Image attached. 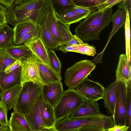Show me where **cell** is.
Listing matches in <instances>:
<instances>
[{
  "mask_svg": "<svg viewBox=\"0 0 131 131\" xmlns=\"http://www.w3.org/2000/svg\"><path fill=\"white\" fill-rule=\"evenodd\" d=\"M58 50L64 53H67L68 52H74V45H63L59 46Z\"/></svg>",
  "mask_w": 131,
  "mask_h": 131,
  "instance_id": "cell-42",
  "label": "cell"
},
{
  "mask_svg": "<svg viewBox=\"0 0 131 131\" xmlns=\"http://www.w3.org/2000/svg\"><path fill=\"white\" fill-rule=\"evenodd\" d=\"M24 44L28 47L32 53L46 67L58 76L50 66L49 60L48 49L43 42L40 37L30 40Z\"/></svg>",
  "mask_w": 131,
  "mask_h": 131,
  "instance_id": "cell-12",
  "label": "cell"
},
{
  "mask_svg": "<svg viewBox=\"0 0 131 131\" xmlns=\"http://www.w3.org/2000/svg\"><path fill=\"white\" fill-rule=\"evenodd\" d=\"M6 49L10 56L17 60L28 56L32 54L30 50L24 44L17 46L13 45Z\"/></svg>",
  "mask_w": 131,
  "mask_h": 131,
  "instance_id": "cell-27",
  "label": "cell"
},
{
  "mask_svg": "<svg viewBox=\"0 0 131 131\" xmlns=\"http://www.w3.org/2000/svg\"><path fill=\"white\" fill-rule=\"evenodd\" d=\"M57 17V15L52 8L48 14L46 19L50 32L60 46L64 45L59 35Z\"/></svg>",
  "mask_w": 131,
  "mask_h": 131,
  "instance_id": "cell-24",
  "label": "cell"
},
{
  "mask_svg": "<svg viewBox=\"0 0 131 131\" xmlns=\"http://www.w3.org/2000/svg\"><path fill=\"white\" fill-rule=\"evenodd\" d=\"M130 18L128 12H126V17L125 24V38L126 56L128 62L131 64L130 46Z\"/></svg>",
  "mask_w": 131,
  "mask_h": 131,
  "instance_id": "cell-31",
  "label": "cell"
},
{
  "mask_svg": "<svg viewBox=\"0 0 131 131\" xmlns=\"http://www.w3.org/2000/svg\"><path fill=\"white\" fill-rule=\"evenodd\" d=\"M10 131H31L25 115L14 111L8 121Z\"/></svg>",
  "mask_w": 131,
  "mask_h": 131,
  "instance_id": "cell-19",
  "label": "cell"
},
{
  "mask_svg": "<svg viewBox=\"0 0 131 131\" xmlns=\"http://www.w3.org/2000/svg\"><path fill=\"white\" fill-rule=\"evenodd\" d=\"M14 39L13 29L5 23L0 27V49H6L12 45Z\"/></svg>",
  "mask_w": 131,
  "mask_h": 131,
  "instance_id": "cell-23",
  "label": "cell"
},
{
  "mask_svg": "<svg viewBox=\"0 0 131 131\" xmlns=\"http://www.w3.org/2000/svg\"><path fill=\"white\" fill-rule=\"evenodd\" d=\"M39 25L40 37L47 49L53 50L58 48L59 45L49 30L46 18Z\"/></svg>",
  "mask_w": 131,
  "mask_h": 131,
  "instance_id": "cell-22",
  "label": "cell"
},
{
  "mask_svg": "<svg viewBox=\"0 0 131 131\" xmlns=\"http://www.w3.org/2000/svg\"><path fill=\"white\" fill-rule=\"evenodd\" d=\"M22 85H17L5 90L0 91L1 102L8 110L14 108L18 101Z\"/></svg>",
  "mask_w": 131,
  "mask_h": 131,
  "instance_id": "cell-14",
  "label": "cell"
},
{
  "mask_svg": "<svg viewBox=\"0 0 131 131\" xmlns=\"http://www.w3.org/2000/svg\"><path fill=\"white\" fill-rule=\"evenodd\" d=\"M41 93L28 108L25 116L31 131H43L46 128L40 114L39 105Z\"/></svg>",
  "mask_w": 131,
  "mask_h": 131,
  "instance_id": "cell-10",
  "label": "cell"
},
{
  "mask_svg": "<svg viewBox=\"0 0 131 131\" xmlns=\"http://www.w3.org/2000/svg\"><path fill=\"white\" fill-rule=\"evenodd\" d=\"M22 59L17 60L12 63L6 68L4 72L6 74H8L10 72L16 69L20 66Z\"/></svg>",
  "mask_w": 131,
  "mask_h": 131,
  "instance_id": "cell-38",
  "label": "cell"
},
{
  "mask_svg": "<svg viewBox=\"0 0 131 131\" xmlns=\"http://www.w3.org/2000/svg\"><path fill=\"white\" fill-rule=\"evenodd\" d=\"M117 81L109 84L105 88L103 97L104 106L106 108L107 114L114 116L116 95L115 89Z\"/></svg>",
  "mask_w": 131,
  "mask_h": 131,
  "instance_id": "cell-18",
  "label": "cell"
},
{
  "mask_svg": "<svg viewBox=\"0 0 131 131\" xmlns=\"http://www.w3.org/2000/svg\"><path fill=\"white\" fill-rule=\"evenodd\" d=\"M96 65L92 61L80 60L68 68L64 75V81L69 89H75L85 79L90 75Z\"/></svg>",
  "mask_w": 131,
  "mask_h": 131,
  "instance_id": "cell-5",
  "label": "cell"
},
{
  "mask_svg": "<svg viewBox=\"0 0 131 131\" xmlns=\"http://www.w3.org/2000/svg\"><path fill=\"white\" fill-rule=\"evenodd\" d=\"M118 5V8H123L127 11L130 18L131 16V0H124Z\"/></svg>",
  "mask_w": 131,
  "mask_h": 131,
  "instance_id": "cell-39",
  "label": "cell"
},
{
  "mask_svg": "<svg viewBox=\"0 0 131 131\" xmlns=\"http://www.w3.org/2000/svg\"><path fill=\"white\" fill-rule=\"evenodd\" d=\"M24 0H15L13 3H17Z\"/></svg>",
  "mask_w": 131,
  "mask_h": 131,
  "instance_id": "cell-48",
  "label": "cell"
},
{
  "mask_svg": "<svg viewBox=\"0 0 131 131\" xmlns=\"http://www.w3.org/2000/svg\"><path fill=\"white\" fill-rule=\"evenodd\" d=\"M63 92L62 84L61 81L42 85L41 93L43 99L54 108Z\"/></svg>",
  "mask_w": 131,
  "mask_h": 131,
  "instance_id": "cell-11",
  "label": "cell"
},
{
  "mask_svg": "<svg viewBox=\"0 0 131 131\" xmlns=\"http://www.w3.org/2000/svg\"><path fill=\"white\" fill-rule=\"evenodd\" d=\"M100 6V10L104 8L105 5L108 0H97Z\"/></svg>",
  "mask_w": 131,
  "mask_h": 131,
  "instance_id": "cell-47",
  "label": "cell"
},
{
  "mask_svg": "<svg viewBox=\"0 0 131 131\" xmlns=\"http://www.w3.org/2000/svg\"><path fill=\"white\" fill-rule=\"evenodd\" d=\"M130 64L128 62L126 55L122 54L119 56L116 71V80L126 82L131 80Z\"/></svg>",
  "mask_w": 131,
  "mask_h": 131,
  "instance_id": "cell-20",
  "label": "cell"
},
{
  "mask_svg": "<svg viewBox=\"0 0 131 131\" xmlns=\"http://www.w3.org/2000/svg\"><path fill=\"white\" fill-rule=\"evenodd\" d=\"M112 13V8L91 12L76 28L75 35L83 41L99 40L100 32L111 21Z\"/></svg>",
  "mask_w": 131,
  "mask_h": 131,
  "instance_id": "cell-2",
  "label": "cell"
},
{
  "mask_svg": "<svg viewBox=\"0 0 131 131\" xmlns=\"http://www.w3.org/2000/svg\"><path fill=\"white\" fill-rule=\"evenodd\" d=\"M57 21L60 38L64 45H67L70 40L75 38L70 30V25L64 24L57 16Z\"/></svg>",
  "mask_w": 131,
  "mask_h": 131,
  "instance_id": "cell-28",
  "label": "cell"
},
{
  "mask_svg": "<svg viewBox=\"0 0 131 131\" xmlns=\"http://www.w3.org/2000/svg\"><path fill=\"white\" fill-rule=\"evenodd\" d=\"M21 72L20 66L8 74H6L4 71L0 72V91L21 84Z\"/></svg>",
  "mask_w": 131,
  "mask_h": 131,
  "instance_id": "cell-15",
  "label": "cell"
},
{
  "mask_svg": "<svg viewBox=\"0 0 131 131\" xmlns=\"http://www.w3.org/2000/svg\"><path fill=\"white\" fill-rule=\"evenodd\" d=\"M20 83L21 85L32 82L39 85L43 83L39 72V66L37 57L33 54L22 59L21 62Z\"/></svg>",
  "mask_w": 131,
  "mask_h": 131,
  "instance_id": "cell-8",
  "label": "cell"
},
{
  "mask_svg": "<svg viewBox=\"0 0 131 131\" xmlns=\"http://www.w3.org/2000/svg\"><path fill=\"white\" fill-rule=\"evenodd\" d=\"M76 6L88 9L92 12L100 10V5L97 0H71Z\"/></svg>",
  "mask_w": 131,
  "mask_h": 131,
  "instance_id": "cell-33",
  "label": "cell"
},
{
  "mask_svg": "<svg viewBox=\"0 0 131 131\" xmlns=\"http://www.w3.org/2000/svg\"><path fill=\"white\" fill-rule=\"evenodd\" d=\"M74 37H75L74 38H72L69 41L67 45H73L79 43L78 40L75 36Z\"/></svg>",
  "mask_w": 131,
  "mask_h": 131,
  "instance_id": "cell-45",
  "label": "cell"
},
{
  "mask_svg": "<svg viewBox=\"0 0 131 131\" xmlns=\"http://www.w3.org/2000/svg\"><path fill=\"white\" fill-rule=\"evenodd\" d=\"M127 116L126 125L131 131V80L126 82Z\"/></svg>",
  "mask_w": 131,
  "mask_h": 131,
  "instance_id": "cell-36",
  "label": "cell"
},
{
  "mask_svg": "<svg viewBox=\"0 0 131 131\" xmlns=\"http://www.w3.org/2000/svg\"><path fill=\"white\" fill-rule=\"evenodd\" d=\"M84 102V98L75 89L64 91L54 108L56 121L69 117Z\"/></svg>",
  "mask_w": 131,
  "mask_h": 131,
  "instance_id": "cell-4",
  "label": "cell"
},
{
  "mask_svg": "<svg viewBox=\"0 0 131 131\" xmlns=\"http://www.w3.org/2000/svg\"><path fill=\"white\" fill-rule=\"evenodd\" d=\"M74 36L78 40L79 43L74 45V52L78 53L88 56H94L96 53L95 48L83 41L78 37L75 35Z\"/></svg>",
  "mask_w": 131,
  "mask_h": 131,
  "instance_id": "cell-29",
  "label": "cell"
},
{
  "mask_svg": "<svg viewBox=\"0 0 131 131\" xmlns=\"http://www.w3.org/2000/svg\"><path fill=\"white\" fill-rule=\"evenodd\" d=\"M37 58L39 63L40 76L43 84L61 81L62 78H59Z\"/></svg>",
  "mask_w": 131,
  "mask_h": 131,
  "instance_id": "cell-26",
  "label": "cell"
},
{
  "mask_svg": "<svg viewBox=\"0 0 131 131\" xmlns=\"http://www.w3.org/2000/svg\"><path fill=\"white\" fill-rule=\"evenodd\" d=\"M39 25L35 21L28 20L17 23L14 27L13 42L16 41L28 32L36 29Z\"/></svg>",
  "mask_w": 131,
  "mask_h": 131,
  "instance_id": "cell-21",
  "label": "cell"
},
{
  "mask_svg": "<svg viewBox=\"0 0 131 131\" xmlns=\"http://www.w3.org/2000/svg\"><path fill=\"white\" fill-rule=\"evenodd\" d=\"M6 106L1 102H0V122L3 124L9 126L7 118L8 111Z\"/></svg>",
  "mask_w": 131,
  "mask_h": 131,
  "instance_id": "cell-37",
  "label": "cell"
},
{
  "mask_svg": "<svg viewBox=\"0 0 131 131\" xmlns=\"http://www.w3.org/2000/svg\"><path fill=\"white\" fill-rule=\"evenodd\" d=\"M111 16L113 23V28L108 37V41L102 51L97 54L102 57L107 46L113 36L125 24L127 10L125 8L119 7Z\"/></svg>",
  "mask_w": 131,
  "mask_h": 131,
  "instance_id": "cell-16",
  "label": "cell"
},
{
  "mask_svg": "<svg viewBox=\"0 0 131 131\" xmlns=\"http://www.w3.org/2000/svg\"><path fill=\"white\" fill-rule=\"evenodd\" d=\"M16 60L7 52L6 49H0V72L4 71L7 66Z\"/></svg>",
  "mask_w": 131,
  "mask_h": 131,
  "instance_id": "cell-35",
  "label": "cell"
},
{
  "mask_svg": "<svg viewBox=\"0 0 131 131\" xmlns=\"http://www.w3.org/2000/svg\"><path fill=\"white\" fill-rule=\"evenodd\" d=\"M10 131V128L8 126L5 125L0 122V131Z\"/></svg>",
  "mask_w": 131,
  "mask_h": 131,
  "instance_id": "cell-46",
  "label": "cell"
},
{
  "mask_svg": "<svg viewBox=\"0 0 131 131\" xmlns=\"http://www.w3.org/2000/svg\"><path fill=\"white\" fill-rule=\"evenodd\" d=\"M129 127L126 125H114V126L107 129V131H128Z\"/></svg>",
  "mask_w": 131,
  "mask_h": 131,
  "instance_id": "cell-41",
  "label": "cell"
},
{
  "mask_svg": "<svg viewBox=\"0 0 131 131\" xmlns=\"http://www.w3.org/2000/svg\"><path fill=\"white\" fill-rule=\"evenodd\" d=\"M51 9L48 0H24L13 3L6 8V22L14 27L17 23L28 20L40 25Z\"/></svg>",
  "mask_w": 131,
  "mask_h": 131,
  "instance_id": "cell-1",
  "label": "cell"
},
{
  "mask_svg": "<svg viewBox=\"0 0 131 131\" xmlns=\"http://www.w3.org/2000/svg\"><path fill=\"white\" fill-rule=\"evenodd\" d=\"M124 0H108L106 3L104 8H110L119 3H121ZM103 8V9H104Z\"/></svg>",
  "mask_w": 131,
  "mask_h": 131,
  "instance_id": "cell-43",
  "label": "cell"
},
{
  "mask_svg": "<svg viewBox=\"0 0 131 131\" xmlns=\"http://www.w3.org/2000/svg\"><path fill=\"white\" fill-rule=\"evenodd\" d=\"M48 54L50 66L58 76L62 78L61 64L60 59L53 50L48 49Z\"/></svg>",
  "mask_w": 131,
  "mask_h": 131,
  "instance_id": "cell-32",
  "label": "cell"
},
{
  "mask_svg": "<svg viewBox=\"0 0 131 131\" xmlns=\"http://www.w3.org/2000/svg\"><path fill=\"white\" fill-rule=\"evenodd\" d=\"M114 125L112 115L103 114L80 119L66 117L57 121L55 127L57 131H106Z\"/></svg>",
  "mask_w": 131,
  "mask_h": 131,
  "instance_id": "cell-3",
  "label": "cell"
},
{
  "mask_svg": "<svg viewBox=\"0 0 131 131\" xmlns=\"http://www.w3.org/2000/svg\"><path fill=\"white\" fill-rule=\"evenodd\" d=\"M51 8L59 16L75 6L71 0H48Z\"/></svg>",
  "mask_w": 131,
  "mask_h": 131,
  "instance_id": "cell-25",
  "label": "cell"
},
{
  "mask_svg": "<svg viewBox=\"0 0 131 131\" xmlns=\"http://www.w3.org/2000/svg\"><path fill=\"white\" fill-rule=\"evenodd\" d=\"M97 101H89L84 99V103L69 117L80 119L103 115L100 110Z\"/></svg>",
  "mask_w": 131,
  "mask_h": 131,
  "instance_id": "cell-13",
  "label": "cell"
},
{
  "mask_svg": "<svg viewBox=\"0 0 131 131\" xmlns=\"http://www.w3.org/2000/svg\"><path fill=\"white\" fill-rule=\"evenodd\" d=\"M103 85L88 77L81 82L75 89L85 99L98 101L103 99L105 90Z\"/></svg>",
  "mask_w": 131,
  "mask_h": 131,
  "instance_id": "cell-9",
  "label": "cell"
},
{
  "mask_svg": "<svg viewBox=\"0 0 131 131\" xmlns=\"http://www.w3.org/2000/svg\"><path fill=\"white\" fill-rule=\"evenodd\" d=\"M42 85L32 82L23 84L14 111L25 115L28 108L41 93Z\"/></svg>",
  "mask_w": 131,
  "mask_h": 131,
  "instance_id": "cell-6",
  "label": "cell"
},
{
  "mask_svg": "<svg viewBox=\"0 0 131 131\" xmlns=\"http://www.w3.org/2000/svg\"><path fill=\"white\" fill-rule=\"evenodd\" d=\"M39 107L42 119L46 128L55 127L57 121L54 108L43 99L42 94L40 101Z\"/></svg>",
  "mask_w": 131,
  "mask_h": 131,
  "instance_id": "cell-17",
  "label": "cell"
},
{
  "mask_svg": "<svg viewBox=\"0 0 131 131\" xmlns=\"http://www.w3.org/2000/svg\"><path fill=\"white\" fill-rule=\"evenodd\" d=\"M117 81L113 118L114 125H124L126 124L127 112L126 82L120 80Z\"/></svg>",
  "mask_w": 131,
  "mask_h": 131,
  "instance_id": "cell-7",
  "label": "cell"
},
{
  "mask_svg": "<svg viewBox=\"0 0 131 131\" xmlns=\"http://www.w3.org/2000/svg\"><path fill=\"white\" fill-rule=\"evenodd\" d=\"M40 37V28L39 25L35 29L28 32L16 41L13 42V45L17 46L24 44L30 40Z\"/></svg>",
  "mask_w": 131,
  "mask_h": 131,
  "instance_id": "cell-34",
  "label": "cell"
},
{
  "mask_svg": "<svg viewBox=\"0 0 131 131\" xmlns=\"http://www.w3.org/2000/svg\"><path fill=\"white\" fill-rule=\"evenodd\" d=\"M1 25H0V27H1Z\"/></svg>",
  "mask_w": 131,
  "mask_h": 131,
  "instance_id": "cell-49",
  "label": "cell"
},
{
  "mask_svg": "<svg viewBox=\"0 0 131 131\" xmlns=\"http://www.w3.org/2000/svg\"><path fill=\"white\" fill-rule=\"evenodd\" d=\"M6 8L0 4V25L7 23L6 19Z\"/></svg>",
  "mask_w": 131,
  "mask_h": 131,
  "instance_id": "cell-40",
  "label": "cell"
},
{
  "mask_svg": "<svg viewBox=\"0 0 131 131\" xmlns=\"http://www.w3.org/2000/svg\"><path fill=\"white\" fill-rule=\"evenodd\" d=\"M75 7L60 16H57L64 24L69 25L80 21L82 19L76 10Z\"/></svg>",
  "mask_w": 131,
  "mask_h": 131,
  "instance_id": "cell-30",
  "label": "cell"
},
{
  "mask_svg": "<svg viewBox=\"0 0 131 131\" xmlns=\"http://www.w3.org/2000/svg\"><path fill=\"white\" fill-rule=\"evenodd\" d=\"M15 0H0V4L6 8L11 6Z\"/></svg>",
  "mask_w": 131,
  "mask_h": 131,
  "instance_id": "cell-44",
  "label": "cell"
},
{
  "mask_svg": "<svg viewBox=\"0 0 131 131\" xmlns=\"http://www.w3.org/2000/svg\"><path fill=\"white\" fill-rule=\"evenodd\" d=\"M1 102V101H0V102Z\"/></svg>",
  "mask_w": 131,
  "mask_h": 131,
  "instance_id": "cell-50",
  "label": "cell"
}]
</instances>
